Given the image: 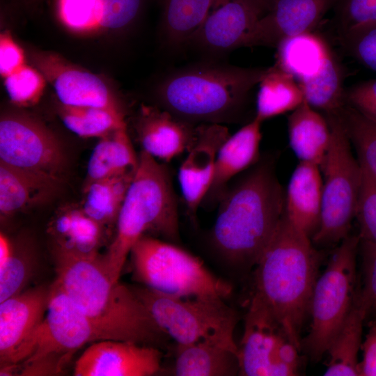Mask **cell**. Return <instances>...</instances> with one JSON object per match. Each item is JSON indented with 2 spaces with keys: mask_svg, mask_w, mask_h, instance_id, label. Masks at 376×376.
<instances>
[{
  "mask_svg": "<svg viewBox=\"0 0 376 376\" xmlns=\"http://www.w3.org/2000/svg\"><path fill=\"white\" fill-rule=\"evenodd\" d=\"M55 282L88 318L104 340L168 347L169 336L157 325L134 288L113 280L102 256L54 248Z\"/></svg>",
  "mask_w": 376,
  "mask_h": 376,
  "instance_id": "cell-1",
  "label": "cell"
},
{
  "mask_svg": "<svg viewBox=\"0 0 376 376\" xmlns=\"http://www.w3.org/2000/svg\"><path fill=\"white\" fill-rule=\"evenodd\" d=\"M256 164L222 194L210 231L215 255L234 271L255 267L285 210V193L272 165Z\"/></svg>",
  "mask_w": 376,
  "mask_h": 376,
  "instance_id": "cell-2",
  "label": "cell"
},
{
  "mask_svg": "<svg viewBox=\"0 0 376 376\" xmlns=\"http://www.w3.org/2000/svg\"><path fill=\"white\" fill-rule=\"evenodd\" d=\"M318 269L319 255L311 239L283 213L254 267L249 306L269 315L300 350Z\"/></svg>",
  "mask_w": 376,
  "mask_h": 376,
  "instance_id": "cell-3",
  "label": "cell"
},
{
  "mask_svg": "<svg viewBox=\"0 0 376 376\" xmlns=\"http://www.w3.org/2000/svg\"><path fill=\"white\" fill-rule=\"evenodd\" d=\"M269 68H242L215 62L170 72L157 96L163 109L192 123L233 121Z\"/></svg>",
  "mask_w": 376,
  "mask_h": 376,
  "instance_id": "cell-4",
  "label": "cell"
},
{
  "mask_svg": "<svg viewBox=\"0 0 376 376\" xmlns=\"http://www.w3.org/2000/svg\"><path fill=\"white\" fill-rule=\"evenodd\" d=\"M116 225L114 238L102 256L115 281H119L134 244L148 233L175 244L179 241L178 207L169 171L143 150Z\"/></svg>",
  "mask_w": 376,
  "mask_h": 376,
  "instance_id": "cell-5",
  "label": "cell"
},
{
  "mask_svg": "<svg viewBox=\"0 0 376 376\" xmlns=\"http://www.w3.org/2000/svg\"><path fill=\"white\" fill-rule=\"evenodd\" d=\"M130 256L135 279L165 295L226 299L233 292L230 283L175 243L146 235L134 244Z\"/></svg>",
  "mask_w": 376,
  "mask_h": 376,
  "instance_id": "cell-6",
  "label": "cell"
},
{
  "mask_svg": "<svg viewBox=\"0 0 376 376\" xmlns=\"http://www.w3.org/2000/svg\"><path fill=\"white\" fill-rule=\"evenodd\" d=\"M326 116L331 139L320 165L324 173L320 224L311 239L322 245L340 242L350 235L362 180L361 166L353 155L339 111Z\"/></svg>",
  "mask_w": 376,
  "mask_h": 376,
  "instance_id": "cell-7",
  "label": "cell"
},
{
  "mask_svg": "<svg viewBox=\"0 0 376 376\" xmlns=\"http://www.w3.org/2000/svg\"><path fill=\"white\" fill-rule=\"evenodd\" d=\"M157 325L177 345L210 340L238 349L237 312L217 297H175L134 287Z\"/></svg>",
  "mask_w": 376,
  "mask_h": 376,
  "instance_id": "cell-8",
  "label": "cell"
},
{
  "mask_svg": "<svg viewBox=\"0 0 376 376\" xmlns=\"http://www.w3.org/2000/svg\"><path fill=\"white\" fill-rule=\"evenodd\" d=\"M360 239L348 235L340 242L318 276L312 294L311 329L301 346L319 361L336 336L354 301L356 255Z\"/></svg>",
  "mask_w": 376,
  "mask_h": 376,
  "instance_id": "cell-9",
  "label": "cell"
},
{
  "mask_svg": "<svg viewBox=\"0 0 376 376\" xmlns=\"http://www.w3.org/2000/svg\"><path fill=\"white\" fill-rule=\"evenodd\" d=\"M104 340L88 318L54 281L45 315L14 356L19 364L53 357L68 362L88 343Z\"/></svg>",
  "mask_w": 376,
  "mask_h": 376,
  "instance_id": "cell-10",
  "label": "cell"
},
{
  "mask_svg": "<svg viewBox=\"0 0 376 376\" xmlns=\"http://www.w3.org/2000/svg\"><path fill=\"white\" fill-rule=\"evenodd\" d=\"M0 162L58 184L65 166L63 148L52 132L22 113L1 118Z\"/></svg>",
  "mask_w": 376,
  "mask_h": 376,
  "instance_id": "cell-11",
  "label": "cell"
},
{
  "mask_svg": "<svg viewBox=\"0 0 376 376\" xmlns=\"http://www.w3.org/2000/svg\"><path fill=\"white\" fill-rule=\"evenodd\" d=\"M290 342L292 341L283 328L269 315L249 306L238 346L239 375H297L283 361L286 347Z\"/></svg>",
  "mask_w": 376,
  "mask_h": 376,
  "instance_id": "cell-12",
  "label": "cell"
},
{
  "mask_svg": "<svg viewBox=\"0 0 376 376\" xmlns=\"http://www.w3.org/2000/svg\"><path fill=\"white\" fill-rule=\"evenodd\" d=\"M160 348L118 340L92 343L77 359L75 376H150L162 370Z\"/></svg>",
  "mask_w": 376,
  "mask_h": 376,
  "instance_id": "cell-13",
  "label": "cell"
},
{
  "mask_svg": "<svg viewBox=\"0 0 376 376\" xmlns=\"http://www.w3.org/2000/svg\"><path fill=\"white\" fill-rule=\"evenodd\" d=\"M33 61L54 88L60 104L123 111L110 88L97 75L53 53H36Z\"/></svg>",
  "mask_w": 376,
  "mask_h": 376,
  "instance_id": "cell-14",
  "label": "cell"
},
{
  "mask_svg": "<svg viewBox=\"0 0 376 376\" xmlns=\"http://www.w3.org/2000/svg\"><path fill=\"white\" fill-rule=\"evenodd\" d=\"M230 136L219 123H201L178 171V181L188 214L191 219L204 201L212 181L218 152Z\"/></svg>",
  "mask_w": 376,
  "mask_h": 376,
  "instance_id": "cell-15",
  "label": "cell"
},
{
  "mask_svg": "<svg viewBox=\"0 0 376 376\" xmlns=\"http://www.w3.org/2000/svg\"><path fill=\"white\" fill-rule=\"evenodd\" d=\"M335 0H275L258 19L243 47H276L283 40L313 32Z\"/></svg>",
  "mask_w": 376,
  "mask_h": 376,
  "instance_id": "cell-16",
  "label": "cell"
},
{
  "mask_svg": "<svg viewBox=\"0 0 376 376\" xmlns=\"http://www.w3.org/2000/svg\"><path fill=\"white\" fill-rule=\"evenodd\" d=\"M244 0H228L213 8L189 44L219 54L242 47L260 18Z\"/></svg>",
  "mask_w": 376,
  "mask_h": 376,
  "instance_id": "cell-17",
  "label": "cell"
},
{
  "mask_svg": "<svg viewBox=\"0 0 376 376\" xmlns=\"http://www.w3.org/2000/svg\"><path fill=\"white\" fill-rule=\"evenodd\" d=\"M50 286L22 291L0 302L1 366L11 363L16 352L42 321Z\"/></svg>",
  "mask_w": 376,
  "mask_h": 376,
  "instance_id": "cell-18",
  "label": "cell"
},
{
  "mask_svg": "<svg viewBox=\"0 0 376 376\" xmlns=\"http://www.w3.org/2000/svg\"><path fill=\"white\" fill-rule=\"evenodd\" d=\"M196 126L166 109L144 104L135 122L142 150L165 162L187 151L195 138Z\"/></svg>",
  "mask_w": 376,
  "mask_h": 376,
  "instance_id": "cell-19",
  "label": "cell"
},
{
  "mask_svg": "<svg viewBox=\"0 0 376 376\" xmlns=\"http://www.w3.org/2000/svg\"><path fill=\"white\" fill-rule=\"evenodd\" d=\"M261 124L254 117L224 142L217 156L212 181L204 201L218 202L229 182L257 163L262 139Z\"/></svg>",
  "mask_w": 376,
  "mask_h": 376,
  "instance_id": "cell-20",
  "label": "cell"
},
{
  "mask_svg": "<svg viewBox=\"0 0 376 376\" xmlns=\"http://www.w3.org/2000/svg\"><path fill=\"white\" fill-rule=\"evenodd\" d=\"M320 166L300 162L295 169L285 194L288 219L311 239L321 219L322 182Z\"/></svg>",
  "mask_w": 376,
  "mask_h": 376,
  "instance_id": "cell-21",
  "label": "cell"
},
{
  "mask_svg": "<svg viewBox=\"0 0 376 376\" xmlns=\"http://www.w3.org/2000/svg\"><path fill=\"white\" fill-rule=\"evenodd\" d=\"M169 373L175 376H234L239 375L238 349L201 340L175 344Z\"/></svg>",
  "mask_w": 376,
  "mask_h": 376,
  "instance_id": "cell-22",
  "label": "cell"
},
{
  "mask_svg": "<svg viewBox=\"0 0 376 376\" xmlns=\"http://www.w3.org/2000/svg\"><path fill=\"white\" fill-rule=\"evenodd\" d=\"M288 128L290 146L300 162L320 166L331 139L326 117L304 100L289 115Z\"/></svg>",
  "mask_w": 376,
  "mask_h": 376,
  "instance_id": "cell-23",
  "label": "cell"
},
{
  "mask_svg": "<svg viewBox=\"0 0 376 376\" xmlns=\"http://www.w3.org/2000/svg\"><path fill=\"white\" fill-rule=\"evenodd\" d=\"M59 184L0 162V214L8 217L42 203Z\"/></svg>",
  "mask_w": 376,
  "mask_h": 376,
  "instance_id": "cell-24",
  "label": "cell"
},
{
  "mask_svg": "<svg viewBox=\"0 0 376 376\" xmlns=\"http://www.w3.org/2000/svg\"><path fill=\"white\" fill-rule=\"evenodd\" d=\"M104 227L87 215L80 207L60 210L49 226L56 247L81 255L97 253Z\"/></svg>",
  "mask_w": 376,
  "mask_h": 376,
  "instance_id": "cell-25",
  "label": "cell"
},
{
  "mask_svg": "<svg viewBox=\"0 0 376 376\" xmlns=\"http://www.w3.org/2000/svg\"><path fill=\"white\" fill-rule=\"evenodd\" d=\"M368 310L356 295L353 305L326 353L325 376H359L358 354L362 344L363 320Z\"/></svg>",
  "mask_w": 376,
  "mask_h": 376,
  "instance_id": "cell-26",
  "label": "cell"
},
{
  "mask_svg": "<svg viewBox=\"0 0 376 376\" xmlns=\"http://www.w3.org/2000/svg\"><path fill=\"white\" fill-rule=\"evenodd\" d=\"M136 155L127 130L121 127L100 139L88 159L84 187L137 167Z\"/></svg>",
  "mask_w": 376,
  "mask_h": 376,
  "instance_id": "cell-27",
  "label": "cell"
},
{
  "mask_svg": "<svg viewBox=\"0 0 376 376\" xmlns=\"http://www.w3.org/2000/svg\"><path fill=\"white\" fill-rule=\"evenodd\" d=\"M276 48L275 65L292 75L297 82L315 75L331 51L327 42L313 32L287 38Z\"/></svg>",
  "mask_w": 376,
  "mask_h": 376,
  "instance_id": "cell-28",
  "label": "cell"
},
{
  "mask_svg": "<svg viewBox=\"0 0 376 376\" xmlns=\"http://www.w3.org/2000/svg\"><path fill=\"white\" fill-rule=\"evenodd\" d=\"M136 169L99 180L84 187L81 209L105 228L116 224Z\"/></svg>",
  "mask_w": 376,
  "mask_h": 376,
  "instance_id": "cell-29",
  "label": "cell"
},
{
  "mask_svg": "<svg viewBox=\"0 0 376 376\" xmlns=\"http://www.w3.org/2000/svg\"><path fill=\"white\" fill-rule=\"evenodd\" d=\"M258 85L255 118L262 123L292 111L304 100L295 77L276 65L269 68Z\"/></svg>",
  "mask_w": 376,
  "mask_h": 376,
  "instance_id": "cell-30",
  "label": "cell"
},
{
  "mask_svg": "<svg viewBox=\"0 0 376 376\" xmlns=\"http://www.w3.org/2000/svg\"><path fill=\"white\" fill-rule=\"evenodd\" d=\"M217 0H161L162 27L166 43L178 48L189 40Z\"/></svg>",
  "mask_w": 376,
  "mask_h": 376,
  "instance_id": "cell-31",
  "label": "cell"
},
{
  "mask_svg": "<svg viewBox=\"0 0 376 376\" xmlns=\"http://www.w3.org/2000/svg\"><path fill=\"white\" fill-rule=\"evenodd\" d=\"M343 81L342 65L331 49L320 70L298 84L304 100L312 107L330 114L338 112L345 105Z\"/></svg>",
  "mask_w": 376,
  "mask_h": 376,
  "instance_id": "cell-32",
  "label": "cell"
},
{
  "mask_svg": "<svg viewBox=\"0 0 376 376\" xmlns=\"http://www.w3.org/2000/svg\"><path fill=\"white\" fill-rule=\"evenodd\" d=\"M58 115L70 131L82 138L102 137L126 125L123 111L60 104Z\"/></svg>",
  "mask_w": 376,
  "mask_h": 376,
  "instance_id": "cell-33",
  "label": "cell"
},
{
  "mask_svg": "<svg viewBox=\"0 0 376 376\" xmlns=\"http://www.w3.org/2000/svg\"><path fill=\"white\" fill-rule=\"evenodd\" d=\"M339 115L361 166L376 178V123L346 104Z\"/></svg>",
  "mask_w": 376,
  "mask_h": 376,
  "instance_id": "cell-34",
  "label": "cell"
},
{
  "mask_svg": "<svg viewBox=\"0 0 376 376\" xmlns=\"http://www.w3.org/2000/svg\"><path fill=\"white\" fill-rule=\"evenodd\" d=\"M36 265V253L30 242L13 241L12 253L0 267V302L23 291Z\"/></svg>",
  "mask_w": 376,
  "mask_h": 376,
  "instance_id": "cell-35",
  "label": "cell"
},
{
  "mask_svg": "<svg viewBox=\"0 0 376 376\" xmlns=\"http://www.w3.org/2000/svg\"><path fill=\"white\" fill-rule=\"evenodd\" d=\"M45 78L38 70L24 65L4 78V86L10 101L19 107L36 104L42 95Z\"/></svg>",
  "mask_w": 376,
  "mask_h": 376,
  "instance_id": "cell-36",
  "label": "cell"
},
{
  "mask_svg": "<svg viewBox=\"0 0 376 376\" xmlns=\"http://www.w3.org/2000/svg\"><path fill=\"white\" fill-rule=\"evenodd\" d=\"M59 21L75 32H88L99 28V0H56Z\"/></svg>",
  "mask_w": 376,
  "mask_h": 376,
  "instance_id": "cell-37",
  "label": "cell"
},
{
  "mask_svg": "<svg viewBox=\"0 0 376 376\" xmlns=\"http://www.w3.org/2000/svg\"><path fill=\"white\" fill-rule=\"evenodd\" d=\"M333 8L340 38L376 23V0H335Z\"/></svg>",
  "mask_w": 376,
  "mask_h": 376,
  "instance_id": "cell-38",
  "label": "cell"
},
{
  "mask_svg": "<svg viewBox=\"0 0 376 376\" xmlns=\"http://www.w3.org/2000/svg\"><path fill=\"white\" fill-rule=\"evenodd\" d=\"M362 169L356 217L361 242L376 245V178Z\"/></svg>",
  "mask_w": 376,
  "mask_h": 376,
  "instance_id": "cell-39",
  "label": "cell"
},
{
  "mask_svg": "<svg viewBox=\"0 0 376 376\" xmlns=\"http://www.w3.org/2000/svg\"><path fill=\"white\" fill-rule=\"evenodd\" d=\"M99 28L120 30L131 25L142 9L143 0H99Z\"/></svg>",
  "mask_w": 376,
  "mask_h": 376,
  "instance_id": "cell-40",
  "label": "cell"
},
{
  "mask_svg": "<svg viewBox=\"0 0 376 376\" xmlns=\"http://www.w3.org/2000/svg\"><path fill=\"white\" fill-rule=\"evenodd\" d=\"M340 42L352 56L366 68L376 71V23L340 38Z\"/></svg>",
  "mask_w": 376,
  "mask_h": 376,
  "instance_id": "cell-41",
  "label": "cell"
},
{
  "mask_svg": "<svg viewBox=\"0 0 376 376\" xmlns=\"http://www.w3.org/2000/svg\"><path fill=\"white\" fill-rule=\"evenodd\" d=\"M345 104L376 123V79L359 83L347 90Z\"/></svg>",
  "mask_w": 376,
  "mask_h": 376,
  "instance_id": "cell-42",
  "label": "cell"
},
{
  "mask_svg": "<svg viewBox=\"0 0 376 376\" xmlns=\"http://www.w3.org/2000/svg\"><path fill=\"white\" fill-rule=\"evenodd\" d=\"M364 265V286L358 295L369 312L376 311V245L361 242Z\"/></svg>",
  "mask_w": 376,
  "mask_h": 376,
  "instance_id": "cell-43",
  "label": "cell"
},
{
  "mask_svg": "<svg viewBox=\"0 0 376 376\" xmlns=\"http://www.w3.org/2000/svg\"><path fill=\"white\" fill-rule=\"evenodd\" d=\"M25 65L24 54L8 32L0 38V73L3 78Z\"/></svg>",
  "mask_w": 376,
  "mask_h": 376,
  "instance_id": "cell-44",
  "label": "cell"
},
{
  "mask_svg": "<svg viewBox=\"0 0 376 376\" xmlns=\"http://www.w3.org/2000/svg\"><path fill=\"white\" fill-rule=\"evenodd\" d=\"M361 349L363 359L359 363V376H376V320L370 322Z\"/></svg>",
  "mask_w": 376,
  "mask_h": 376,
  "instance_id": "cell-45",
  "label": "cell"
},
{
  "mask_svg": "<svg viewBox=\"0 0 376 376\" xmlns=\"http://www.w3.org/2000/svg\"><path fill=\"white\" fill-rule=\"evenodd\" d=\"M13 247V241L5 233L0 234V267H3L9 258Z\"/></svg>",
  "mask_w": 376,
  "mask_h": 376,
  "instance_id": "cell-46",
  "label": "cell"
},
{
  "mask_svg": "<svg viewBox=\"0 0 376 376\" xmlns=\"http://www.w3.org/2000/svg\"><path fill=\"white\" fill-rule=\"evenodd\" d=\"M261 17L272 8L275 0H244Z\"/></svg>",
  "mask_w": 376,
  "mask_h": 376,
  "instance_id": "cell-47",
  "label": "cell"
},
{
  "mask_svg": "<svg viewBox=\"0 0 376 376\" xmlns=\"http://www.w3.org/2000/svg\"><path fill=\"white\" fill-rule=\"evenodd\" d=\"M27 9L33 10L37 8L42 0H19Z\"/></svg>",
  "mask_w": 376,
  "mask_h": 376,
  "instance_id": "cell-48",
  "label": "cell"
}]
</instances>
